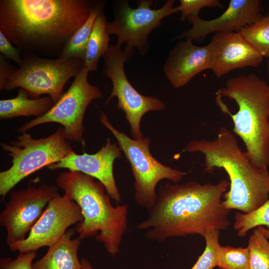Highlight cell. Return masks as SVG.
<instances>
[{
  "label": "cell",
  "mask_w": 269,
  "mask_h": 269,
  "mask_svg": "<svg viewBox=\"0 0 269 269\" xmlns=\"http://www.w3.org/2000/svg\"><path fill=\"white\" fill-rule=\"evenodd\" d=\"M97 1L0 0V30L22 52L58 57Z\"/></svg>",
  "instance_id": "cell-1"
},
{
  "label": "cell",
  "mask_w": 269,
  "mask_h": 269,
  "mask_svg": "<svg viewBox=\"0 0 269 269\" xmlns=\"http://www.w3.org/2000/svg\"><path fill=\"white\" fill-rule=\"evenodd\" d=\"M229 185L226 179L216 184L190 181L161 185L155 203L135 228L146 230V239L159 242L192 234L203 237L210 229L226 230L230 210L221 198Z\"/></svg>",
  "instance_id": "cell-2"
},
{
  "label": "cell",
  "mask_w": 269,
  "mask_h": 269,
  "mask_svg": "<svg viewBox=\"0 0 269 269\" xmlns=\"http://www.w3.org/2000/svg\"><path fill=\"white\" fill-rule=\"evenodd\" d=\"M184 151L202 154L205 172L211 173L217 168L226 171L230 179V189L224 196L226 208L247 214L269 198L268 168L257 166L241 150L236 136L226 127H221L213 139L190 141Z\"/></svg>",
  "instance_id": "cell-3"
},
{
  "label": "cell",
  "mask_w": 269,
  "mask_h": 269,
  "mask_svg": "<svg viewBox=\"0 0 269 269\" xmlns=\"http://www.w3.org/2000/svg\"><path fill=\"white\" fill-rule=\"evenodd\" d=\"M221 110L232 119L233 132L258 167L269 166V85L254 74L228 79L216 93Z\"/></svg>",
  "instance_id": "cell-4"
},
{
  "label": "cell",
  "mask_w": 269,
  "mask_h": 269,
  "mask_svg": "<svg viewBox=\"0 0 269 269\" xmlns=\"http://www.w3.org/2000/svg\"><path fill=\"white\" fill-rule=\"evenodd\" d=\"M56 184L81 210L83 219L75 230L78 237L82 240L96 236V240L115 257L127 230L128 206H113L103 184L80 171L60 173Z\"/></svg>",
  "instance_id": "cell-5"
},
{
  "label": "cell",
  "mask_w": 269,
  "mask_h": 269,
  "mask_svg": "<svg viewBox=\"0 0 269 269\" xmlns=\"http://www.w3.org/2000/svg\"><path fill=\"white\" fill-rule=\"evenodd\" d=\"M0 145L11 158L12 163L9 168L0 172V195L2 198L22 180L44 167L57 163L73 151L63 128L40 138L23 132L16 140L9 143L1 142Z\"/></svg>",
  "instance_id": "cell-6"
},
{
  "label": "cell",
  "mask_w": 269,
  "mask_h": 269,
  "mask_svg": "<svg viewBox=\"0 0 269 269\" xmlns=\"http://www.w3.org/2000/svg\"><path fill=\"white\" fill-rule=\"evenodd\" d=\"M100 120L116 137L131 166L134 179V199L140 206L149 209L154 205L157 197L155 188L160 180L167 179L176 183L187 174V172L173 169L155 159L150 152L148 137L131 138L114 127L104 112L101 113Z\"/></svg>",
  "instance_id": "cell-7"
},
{
  "label": "cell",
  "mask_w": 269,
  "mask_h": 269,
  "mask_svg": "<svg viewBox=\"0 0 269 269\" xmlns=\"http://www.w3.org/2000/svg\"><path fill=\"white\" fill-rule=\"evenodd\" d=\"M22 56L21 64L9 77L3 90L22 88L34 99L47 94L55 104L64 93L67 82L84 65L77 58H47L24 52Z\"/></svg>",
  "instance_id": "cell-8"
},
{
  "label": "cell",
  "mask_w": 269,
  "mask_h": 269,
  "mask_svg": "<svg viewBox=\"0 0 269 269\" xmlns=\"http://www.w3.org/2000/svg\"><path fill=\"white\" fill-rule=\"evenodd\" d=\"M175 0H168L160 8L152 9V0H140L136 8L129 6L128 0H117L113 2L114 19L108 22L107 28L109 34L118 37L116 43L124 49L132 51L136 48L139 54L145 55L149 48L148 36L154 29L160 26L165 17L177 12L173 7Z\"/></svg>",
  "instance_id": "cell-9"
},
{
  "label": "cell",
  "mask_w": 269,
  "mask_h": 269,
  "mask_svg": "<svg viewBox=\"0 0 269 269\" xmlns=\"http://www.w3.org/2000/svg\"><path fill=\"white\" fill-rule=\"evenodd\" d=\"M133 52L134 51L122 49L121 46L116 44L111 45L102 57L104 60L103 74L111 80L113 85L105 105L116 97L117 109L124 112L132 136L134 139H140L143 137L140 130V123L143 116L149 111L163 110L165 104L156 97L142 95L128 80L124 64L131 58Z\"/></svg>",
  "instance_id": "cell-10"
},
{
  "label": "cell",
  "mask_w": 269,
  "mask_h": 269,
  "mask_svg": "<svg viewBox=\"0 0 269 269\" xmlns=\"http://www.w3.org/2000/svg\"><path fill=\"white\" fill-rule=\"evenodd\" d=\"M88 72L83 66L68 90L47 113L24 124L16 131L22 133L41 124L57 123L63 126L67 140L80 142L84 146L85 113L92 101L102 96L98 87L89 83Z\"/></svg>",
  "instance_id": "cell-11"
},
{
  "label": "cell",
  "mask_w": 269,
  "mask_h": 269,
  "mask_svg": "<svg viewBox=\"0 0 269 269\" xmlns=\"http://www.w3.org/2000/svg\"><path fill=\"white\" fill-rule=\"evenodd\" d=\"M9 193V199L0 214V224L6 230L8 246L25 239L49 202L58 194L56 185L45 184L28 185Z\"/></svg>",
  "instance_id": "cell-12"
},
{
  "label": "cell",
  "mask_w": 269,
  "mask_h": 269,
  "mask_svg": "<svg viewBox=\"0 0 269 269\" xmlns=\"http://www.w3.org/2000/svg\"><path fill=\"white\" fill-rule=\"evenodd\" d=\"M83 219L79 206L66 194H58L49 202L25 239L8 246L11 251L20 253L36 252L41 247H50L61 239L70 226Z\"/></svg>",
  "instance_id": "cell-13"
},
{
  "label": "cell",
  "mask_w": 269,
  "mask_h": 269,
  "mask_svg": "<svg viewBox=\"0 0 269 269\" xmlns=\"http://www.w3.org/2000/svg\"><path fill=\"white\" fill-rule=\"evenodd\" d=\"M121 150L120 147L112 143L110 138L108 137L106 143L96 153L80 154L72 151L63 159L47 168L51 170L65 168L90 175L102 183L110 197L119 202L121 198L114 175L113 165L115 159L121 157Z\"/></svg>",
  "instance_id": "cell-14"
},
{
  "label": "cell",
  "mask_w": 269,
  "mask_h": 269,
  "mask_svg": "<svg viewBox=\"0 0 269 269\" xmlns=\"http://www.w3.org/2000/svg\"><path fill=\"white\" fill-rule=\"evenodd\" d=\"M263 8L260 0H231L226 10L218 17L204 20L199 16L187 18L192 24L173 39L186 38L193 40L204 38L212 33L240 32L246 26L255 23L262 16Z\"/></svg>",
  "instance_id": "cell-15"
},
{
  "label": "cell",
  "mask_w": 269,
  "mask_h": 269,
  "mask_svg": "<svg viewBox=\"0 0 269 269\" xmlns=\"http://www.w3.org/2000/svg\"><path fill=\"white\" fill-rule=\"evenodd\" d=\"M208 45L210 69L218 78L237 69L257 67L263 61L240 32L215 33Z\"/></svg>",
  "instance_id": "cell-16"
},
{
  "label": "cell",
  "mask_w": 269,
  "mask_h": 269,
  "mask_svg": "<svg viewBox=\"0 0 269 269\" xmlns=\"http://www.w3.org/2000/svg\"><path fill=\"white\" fill-rule=\"evenodd\" d=\"M208 44L198 46L189 39L177 43L170 51L163 70L175 88L186 85L196 75L210 69Z\"/></svg>",
  "instance_id": "cell-17"
},
{
  "label": "cell",
  "mask_w": 269,
  "mask_h": 269,
  "mask_svg": "<svg viewBox=\"0 0 269 269\" xmlns=\"http://www.w3.org/2000/svg\"><path fill=\"white\" fill-rule=\"evenodd\" d=\"M75 230H68L61 239L49 247L45 255L33 264V269H81L78 251L81 239H73Z\"/></svg>",
  "instance_id": "cell-18"
},
{
  "label": "cell",
  "mask_w": 269,
  "mask_h": 269,
  "mask_svg": "<svg viewBox=\"0 0 269 269\" xmlns=\"http://www.w3.org/2000/svg\"><path fill=\"white\" fill-rule=\"evenodd\" d=\"M27 91L20 88L17 96L13 98L0 100V120L24 116L41 117L55 104L50 96L36 99L29 98Z\"/></svg>",
  "instance_id": "cell-19"
},
{
  "label": "cell",
  "mask_w": 269,
  "mask_h": 269,
  "mask_svg": "<svg viewBox=\"0 0 269 269\" xmlns=\"http://www.w3.org/2000/svg\"><path fill=\"white\" fill-rule=\"evenodd\" d=\"M103 10L95 19L87 46L84 66L89 72L97 70L100 58L110 46V38L107 28L108 21Z\"/></svg>",
  "instance_id": "cell-20"
},
{
  "label": "cell",
  "mask_w": 269,
  "mask_h": 269,
  "mask_svg": "<svg viewBox=\"0 0 269 269\" xmlns=\"http://www.w3.org/2000/svg\"><path fill=\"white\" fill-rule=\"evenodd\" d=\"M106 1L98 0L85 22L79 28L68 41L62 53L57 58H77L84 62L88 42L95 19L104 9Z\"/></svg>",
  "instance_id": "cell-21"
},
{
  "label": "cell",
  "mask_w": 269,
  "mask_h": 269,
  "mask_svg": "<svg viewBox=\"0 0 269 269\" xmlns=\"http://www.w3.org/2000/svg\"><path fill=\"white\" fill-rule=\"evenodd\" d=\"M240 33L245 40L263 57L269 58V17L263 16L243 28Z\"/></svg>",
  "instance_id": "cell-22"
},
{
  "label": "cell",
  "mask_w": 269,
  "mask_h": 269,
  "mask_svg": "<svg viewBox=\"0 0 269 269\" xmlns=\"http://www.w3.org/2000/svg\"><path fill=\"white\" fill-rule=\"evenodd\" d=\"M268 239L258 227L254 230L247 247L250 254L249 269H269Z\"/></svg>",
  "instance_id": "cell-23"
},
{
  "label": "cell",
  "mask_w": 269,
  "mask_h": 269,
  "mask_svg": "<svg viewBox=\"0 0 269 269\" xmlns=\"http://www.w3.org/2000/svg\"><path fill=\"white\" fill-rule=\"evenodd\" d=\"M266 226L269 230V198L261 207L247 214L237 212L234 227L240 237H244L251 229Z\"/></svg>",
  "instance_id": "cell-24"
},
{
  "label": "cell",
  "mask_w": 269,
  "mask_h": 269,
  "mask_svg": "<svg viewBox=\"0 0 269 269\" xmlns=\"http://www.w3.org/2000/svg\"><path fill=\"white\" fill-rule=\"evenodd\" d=\"M248 248L220 246L217 253V267L220 269H249Z\"/></svg>",
  "instance_id": "cell-25"
},
{
  "label": "cell",
  "mask_w": 269,
  "mask_h": 269,
  "mask_svg": "<svg viewBox=\"0 0 269 269\" xmlns=\"http://www.w3.org/2000/svg\"><path fill=\"white\" fill-rule=\"evenodd\" d=\"M219 234L220 231L215 229L207 231L203 236L206 242L205 250L191 269H213L217 267Z\"/></svg>",
  "instance_id": "cell-26"
},
{
  "label": "cell",
  "mask_w": 269,
  "mask_h": 269,
  "mask_svg": "<svg viewBox=\"0 0 269 269\" xmlns=\"http://www.w3.org/2000/svg\"><path fill=\"white\" fill-rule=\"evenodd\" d=\"M223 7L219 0H180V4L175 7L180 11V20L184 21L190 16H199L200 11L204 7Z\"/></svg>",
  "instance_id": "cell-27"
},
{
  "label": "cell",
  "mask_w": 269,
  "mask_h": 269,
  "mask_svg": "<svg viewBox=\"0 0 269 269\" xmlns=\"http://www.w3.org/2000/svg\"><path fill=\"white\" fill-rule=\"evenodd\" d=\"M36 257V252L20 253L15 259L1 258L0 269H33L32 262Z\"/></svg>",
  "instance_id": "cell-28"
},
{
  "label": "cell",
  "mask_w": 269,
  "mask_h": 269,
  "mask_svg": "<svg viewBox=\"0 0 269 269\" xmlns=\"http://www.w3.org/2000/svg\"><path fill=\"white\" fill-rule=\"evenodd\" d=\"M0 52L6 58L13 61L19 66L22 62V52L13 46L11 41L0 30Z\"/></svg>",
  "instance_id": "cell-29"
},
{
  "label": "cell",
  "mask_w": 269,
  "mask_h": 269,
  "mask_svg": "<svg viewBox=\"0 0 269 269\" xmlns=\"http://www.w3.org/2000/svg\"><path fill=\"white\" fill-rule=\"evenodd\" d=\"M3 55L0 54V90H3L10 75L16 69Z\"/></svg>",
  "instance_id": "cell-30"
},
{
  "label": "cell",
  "mask_w": 269,
  "mask_h": 269,
  "mask_svg": "<svg viewBox=\"0 0 269 269\" xmlns=\"http://www.w3.org/2000/svg\"><path fill=\"white\" fill-rule=\"evenodd\" d=\"M81 262L82 264L81 269H94L90 263L86 259H82Z\"/></svg>",
  "instance_id": "cell-31"
},
{
  "label": "cell",
  "mask_w": 269,
  "mask_h": 269,
  "mask_svg": "<svg viewBox=\"0 0 269 269\" xmlns=\"http://www.w3.org/2000/svg\"><path fill=\"white\" fill-rule=\"evenodd\" d=\"M258 228L264 234V235L269 239V230L263 226H259Z\"/></svg>",
  "instance_id": "cell-32"
},
{
  "label": "cell",
  "mask_w": 269,
  "mask_h": 269,
  "mask_svg": "<svg viewBox=\"0 0 269 269\" xmlns=\"http://www.w3.org/2000/svg\"><path fill=\"white\" fill-rule=\"evenodd\" d=\"M267 72H268V76L269 77V60L268 61V64H267Z\"/></svg>",
  "instance_id": "cell-33"
},
{
  "label": "cell",
  "mask_w": 269,
  "mask_h": 269,
  "mask_svg": "<svg viewBox=\"0 0 269 269\" xmlns=\"http://www.w3.org/2000/svg\"><path fill=\"white\" fill-rule=\"evenodd\" d=\"M267 16H268V17H269V12H268V13Z\"/></svg>",
  "instance_id": "cell-34"
}]
</instances>
